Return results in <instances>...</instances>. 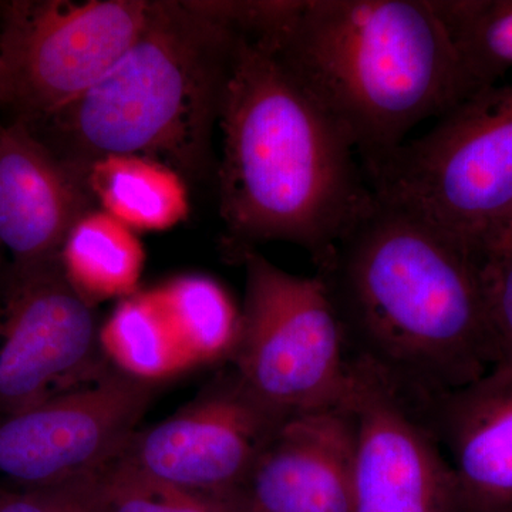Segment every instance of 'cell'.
Wrapping results in <instances>:
<instances>
[{
	"instance_id": "6da1fadb",
	"label": "cell",
	"mask_w": 512,
	"mask_h": 512,
	"mask_svg": "<svg viewBox=\"0 0 512 512\" xmlns=\"http://www.w3.org/2000/svg\"><path fill=\"white\" fill-rule=\"evenodd\" d=\"M316 274L350 355L417 409L493 369L481 256L412 215L375 198Z\"/></svg>"
},
{
	"instance_id": "7a4b0ae2",
	"label": "cell",
	"mask_w": 512,
	"mask_h": 512,
	"mask_svg": "<svg viewBox=\"0 0 512 512\" xmlns=\"http://www.w3.org/2000/svg\"><path fill=\"white\" fill-rule=\"evenodd\" d=\"M220 212L241 259L259 242L301 247L322 271L375 195L348 133L275 46L239 39L222 94Z\"/></svg>"
},
{
	"instance_id": "3957f363",
	"label": "cell",
	"mask_w": 512,
	"mask_h": 512,
	"mask_svg": "<svg viewBox=\"0 0 512 512\" xmlns=\"http://www.w3.org/2000/svg\"><path fill=\"white\" fill-rule=\"evenodd\" d=\"M275 49L348 133L365 174L470 97L431 0H301Z\"/></svg>"
},
{
	"instance_id": "277c9868",
	"label": "cell",
	"mask_w": 512,
	"mask_h": 512,
	"mask_svg": "<svg viewBox=\"0 0 512 512\" xmlns=\"http://www.w3.org/2000/svg\"><path fill=\"white\" fill-rule=\"evenodd\" d=\"M239 39L188 2H153L143 32L99 83L28 126L47 130L40 138L84 177L111 156L201 175Z\"/></svg>"
},
{
	"instance_id": "5b68a950",
	"label": "cell",
	"mask_w": 512,
	"mask_h": 512,
	"mask_svg": "<svg viewBox=\"0 0 512 512\" xmlns=\"http://www.w3.org/2000/svg\"><path fill=\"white\" fill-rule=\"evenodd\" d=\"M366 178L377 201L487 254L512 225V84L471 94Z\"/></svg>"
},
{
	"instance_id": "8992f818",
	"label": "cell",
	"mask_w": 512,
	"mask_h": 512,
	"mask_svg": "<svg viewBox=\"0 0 512 512\" xmlns=\"http://www.w3.org/2000/svg\"><path fill=\"white\" fill-rule=\"evenodd\" d=\"M239 261L245 295L229 370L285 419L345 406L352 355L322 276L289 274L256 249Z\"/></svg>"
},
{
	"instance_id": "52a82bcc",
	"label": "cell",
	"mask_w": 512,
	"mask_h": 512,
	"mask_svg": "<svg viewBox=\"0 0 512 512\" xmlns=\"http://www.w3.org/2000/svg\"><path fill=\"white\" fill-rule=\"evenodd\" d=\"M150 0H16L3 3L0 56L8 104L35 124L79 99L143 32Z\"/></svg>"
},
{
	"instance_id": "ba28073f",
	"label": "cell",
	"mask_w": 512,
	"mask_h": 512,
	"mask_svg": "<svg viewBox=\"0 0 512 512\" xmlns=\"http://www.w3.org/2000/svg\"><path fill=\"white\" fill-rule=\"evenodd\" d=\"M94 306L64 275L60 256L0 275V416L101 379L114 366Z\"/></svg>"
},
{
	"instance_id": "9c48e42d",
	"label": "cell",
	"mask_w": 512,
	"mask_h": 512,
	"mask_svg": "<svg viewBox=\"0 0 512 512\" xmlns=\"http://www.w3.org/2000/svg\"><path fill=\"white\" fill-rule=\"evenodd\" d=\"M157 383L113 369L92 384L0 416V480L13 490H53L120 456Z\"/></svg>"
},
{
	"instance_id": "30bf717a",
	"label": "cell",
	"mask_w": 512,
	"mask_h": 512,
	"mask_svg": "<svg viewBox=\"0 0 512 512\" xmlns=\"http://www.w3.org/2000/svg\"><path fill=\"white\" fill-rule=\"evenodd\" d=\"M286 420L229 370L177 413L137 430L119 457L191 493L242 498L259 458Z\"/></svg>"
},
{
	"instance_id": "8fae6325",
	"label": "cell",
	"mask_w": 512,
	"mask_h": 512,
	"mask_svg": "<svg viewBox=\"0 0 512 512\" xmlns=\"http://www.w3.org/2000/svg\"><path fill=\"white\" fill-rule=\"evenodd\" d=\"M353 512H460L456 477L424 414L352 356Z\"/></svg>"
},
{
	"instance_id": "7c38bea8",
	"label": "cell",
	"mask_w": 512,
	"mask_h": 512,
	"mask_svg": "<svg viewBox=\"0 0 512 512\" xmlns=\"http://www.w3.org/2000/svg\"><path fill=\"white\" fill-rule=\"evenodd\" d=\"M93 208L86 177L25 121L0 126V245L10 264L59 258L70 229Z\"/></svg>"
},
{
	"instance_id": "4fadbf2b",
	"label": "cell",
	"mask_w": 512,
	"mask_h": 512,
	"mask_svg": "<svg viewBox=\"0 0 512 512\" xmlns=\"http://www.w3.org/2000/svg\"><path fill=\"white\" fill-rule=\"evenodd\" d=\"M355 450L346 404L291 417L249 477L245 512H353Z\"/></svg>"
},
{
	"instance_id": "5bb4252c",
	"label": "cell",
	"mask_w": 512,
	"mask_h": 512,
	"mask_svg": "<svg viewBox=\"0 0 512 512\" xmlns=\"http://www.w3.org/2000/svg\"><path fill=\"white\" fill-rule=\"evenodd\" d=\"M421 413L453 468L460 512H512V372L490 370Z\"/></svg>"
},
{
	"instance_id": "9a60e30c",
	"label": "cell",
	"mask_w": 512,
	"mask_h": 512,
	"mask_svg": "<svg viewBox=\"0 0 512 512\" xmlns=\"http://www.w3.org/2000/svg\"><path fill=\"white\" fill-rule=\"evenodd\" d=\"M94 202L133 231H165L190 212L183 175L140 156L100 158L86 170Z\"/></svg>"
},
{
	"instance_id": "2e32d148",
	"label": "cell",
	"mask_w": 512,
	"mask_h": 512,
	"mask_svg": "<svg viewBox=\"0 0 512 512\" xmlns=\"http://www.w3.org/2000/svg\"><path fill=\"white\" fill-rule=\"evenodd\" d=\"M144 258L136 231L100 208L73 225L60 251L64 275L92 306L136 293Z\"/></svg>"
},
{
	"instance_id": "e0dca14e",
	"label": "cell",
	"mask_w": 512,
	"mask_h": 512,
	"mask_svg": "<svg viewBox=\"0 0 512 512\" xmlns=\"http://www.w3.org/2000/svg\"><path fill=\"white\" fill-rule=\"evenodd\" d=\"M63 488L80 512H245L242 498L191 493L141 473L120 457Z\"/></svg>"
},
{
	"instance_id": "ac0fdd59",
	"label": "cell",
	"mask_w": 512,
	"mask_h": 512,
	"mask_svg": "<svg viewBox=\"0 0 512 512\" xmlns=\"http://www.w3.org/2000/svg\"><path fill=\"white\" fill-rule=\"evenodd\" d=\"M456 49L468 92L512 70V0H431Z\"/></svg>"
},
{
	"instance_id": "d6986e66",
	"label": "cell",
	"mask_w": 512,
	"mask_h": 512,
	"mask_svg": "<svg viewBox=\"0 0 512 512\" xmlns=\"http://www.w3.org/2000/svg\"><path fill=\"white\" fill-rule=\"evenodd\" d=\"M481 278L493 336L491 370L512 372V249H497L481 256Z\"/></svg>"
},
{
	"instance_id": "ffe728a7",
	"label": "cell",
	"mask_w": 512,
	"mask_h": 512,
	"mask_svg": "<svg viewBox=\"0 0 512 512\" xmlns=\"http://www.w3.org/2000/svg\"><path fill=\"white\" fill-rule=\"evenodd\" d=\"M0 512H80L66 488L25 491L0 488Z\"/></svg>"
},
{
	"instance_id": "44dd1931",
	"label": "cell",
	"mask_w": 512,
	"mask_h": 512,
	"mask_svg": "<svg viewBox=\"0 0 512 512\" xmlns=\"http://www.w3.org/2000/svg\"><path fill=\"white\" fill-rule=\"evenodd\" d=\"M8 104V87H6L5 70H3L2 56H0V106Z\"/></svg>"
},
{
	"instance_id": "7402d4cb",
	"label": "cell",
	"mask_w": 512,
	"mask_h": 512,
	"mask_svg": "<svg viewBox=\"0 0 512 512\" xmlns=\"http://www.w3.org/2000/svg\"><path fill=\"white\" fill-rule=\"evenodd\" d=\"M497 249H512V225L511 228L508 229L507 234L501 239L500 244L494 249H491V251H497Z\"/></svg>"
}]
</instances>
